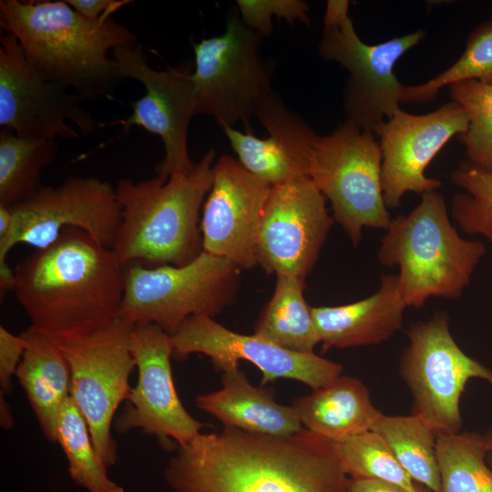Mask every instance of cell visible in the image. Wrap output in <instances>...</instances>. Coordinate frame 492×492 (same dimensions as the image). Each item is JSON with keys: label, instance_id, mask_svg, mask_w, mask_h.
Segmentation results:
<instances>
[{"label": "cell", "instance_id": "obj_1", "mask_svg": "<svg viewBox=\"0 0 492 492\" xmlns=\"http://www.w3.org/2000/svg\"><path fill=\"white\" fill-rule=\"evenodd\" d=\"M174 492H350L334 442L306 429L274 436L226 427L177 446L165 467Z\"/></svg>", "mask_w": 492, "mask_h": 492}, {"label": "cell", "instance_id": "obj_2", "mask_svg": "<svg viewBox=\"0 0 492 492\" xmlns=\"http://www.w3.org/2000/svg\"><path fill=\"white\" fill-rule=\"evenodd\" d=\"M15 296L36 332L63 343L118 317L125 265L87 232L66 229L15 267Z\"/></svg>", "mask_w": 492, "mask_h": 492}, {"label": "cell", "instance_id": "obj_3", "mask_svg": "<svg viewBox=\"0 0 492 492\" xmlns=\"http://www.w3.org/2000/svg\"><path fill=\"white\" fill-rule=\"evenodd\" d=\"M0 15L29 65L82 100L110 97L120 79L110 52L137 46L135 35L111 15L88 19L66 1L1 0Z\"/></svg>", "mask_w": 492, "mask_h": 492}, {"label": "cell", "instance_id": "obj_4", "mask_svg": "<svg viewBox=\"0 0 492 492\" xmlns=\"http://www.w3.org/2000/svg\"><path fill=\"white\" fill-rule=\"evenodd\" d=\"M215 151L210 149L188 173L158 176L116 189L122 221L112 250L124 264L183 266L202 251L199 217L212 180Z\"/></svg>", "mask_w": 492, "mask_h": 492}, {"label": "cell", "instance_id": "obj_5", "mask_svg": "<svg viewBox=\"0 0 492 492\" xmlns=\"http://www.w3.org/2000/svg\"><path fill=\"white\" fill-rule=\"evenodd\" d=\"M385 231L377 261L399 267L406 307L420 308L432 297L459 298L487 252L482 241L460 236L436 190L421 194L412 211L392 219Z\"/></svg>", "mask_w": 492, "mask_h": 492}, {"label": "cell", "instance_id": "obj_6", "mask_svg": "<svg viewBox=\"0 0 492 492\" xmlns=\"http://www.w3.org/2000/svg\"><path fill=\"white\" fill-rule=\"evenodd\" d=\"M241 269L202 251L183 266L125 265L118 318L133 325L152 323L172 334L189 317H214L235 300Z\"/></svg>", "mask_w": 492, "mask_h": 492}, {"label": "cell", "instance_id": "obj_7", "mask_svg": "<svg viewBox=\"0 0 492 492\" xmlns=\"http://www.w3.org/2000/svg\"><path fill=\"white\" fill-rule=\"evenodd\" d=\"M382 160L374 134L349 119L318 136L311 151L309 178L355 247L364 228L386 230L392 220L383 195Z\"/></svg>", "mask_w": 492, "mask_h": 492}, {"label": "cell", "instance_id": "obj_8", "mask_svg": "<svg viewBox=\"0 0 492 492\" xmlns=\"http://www.w3.org/2000/svg\"><path fill=\"white\" fill-rule=\"evenodd\" d=\"M262 36L230 13L226 31L193 44L191 74L197 115L213 117L223 127L241 122L251 133L250 119L274 92L275 62L261 54Z\"/></svg>", "mask_w": 492, "mask_h": 492}, {"label": "cell", "instance_id": "obj_9", "mask_svg": "<svg viewBox=\"0 0 492 492\" xmlns=\"http://www.w3.org/2000/svg\"><path fill=\"white\" fill-rule=\"evenodd\" d=\"M409 343L399 361V374L413 396L412 414L436 436L460 432V399L473 378L492 385V370L467 355L455 341L449 316L437 312L412 324Z\"/></svg>", "mask_w": 492, "mask_h": 492}, {"label": "cell", "instance_id": "obj_10", "mask_svg": "<svg viewBox=\"0 0 492 492\" xmlns=\"http://www.w3.org/2000/svg\"><path fill=\"white\" fill-rule=\"evenodd\" d=\"M133 326L118 317L91 333L58 343L69 365L70 396L108 467L118 460L117 443L111 435L114 417L132 388L129 378L136 367L131 351Z\"/></svg>", "mask_w": 492, "mask_h": 492}, {"label": "cell", "instance_id": "obj_11", "mask_svg": "<svg viewBox=\"0 0 492 492\" xmlns=\"http://www.w3.org/2000/svg\"><path fill=\"white\" fill-rule=\"evenodd\" d=\"M10 209L13 223L0 238V263L16 244L43 249L66 229L83 231L112 249L122 221L116 189L94 177H69L57 186H43Z\"/></svg>", "mask_w": 492, "mask_h": 492}, {"label": "cell", "instance_id": "obj_12", "mask_svg": "<svg viewBox=\"0 0 492 492\" xmlns=\"http://www.w3.org/2000/svg\"><path fill=\"white\" fill-rule=\"evenodd\" d=\"M120 78L142 83L146 94L133 103L128 118L99 127L120 124L122 134L132 126L144 128L159 135L164 146V158L155 167L157 176L167 180L175 173L190 172L195 164L188 149V131L197 115L196 98L190 63L166 70H155L138 46H120L112 51Z\"/></svg>", "mask_w": 492, "mask_h": 492}, {"label": "cell", "instance_id": "obj_13", "mask_svg": "<svg viewBox=\"0 0 492 492\" xmlns=\"http://www.w3.org/2000/svg\"><path fill=\"white\" fill-rule=\"evenodd\" d=\"M425 36L416 30L388 41L368 45L358 36L351 17L339 26L323 29L321 56L339 63L349 73L344 89L347 119L361 129H375L401 108V84L394 68L398 59Z\"/></svg>", "mask_w": 492, "mask_h": 492}, {"label": "cell", "instance_id": "obj_14", "mask_svg": "<svg viewBox=\"0 0 492 492\" xmlns=\"http://www.w3.org/2000/svg\"><path fill=\"white\" fill-rule=\"evenodd\" d=\"M0 125L18 137L78 138L99 124L85 110L82 98L69 89L43 78L27 62L16 37H0Z\"/></svg>", "mask_w": 492, "mask_h": 492}, {"label": "cell", "instance_id": "obj_15", "mask_svg": "<svg viewBox=\"0 0 492 492\" xmlns=\"http://www.w3.org/2000/svg\"><path fill=\"white\" fill-rule=\"evenodd\" d=\"M131 351L138 382L127 406L114 420L115 430L140 429L154 436L163 447L189 443L206 425L190 415L176 391L170 334L156 324H136L131 332Z\"/></svg>", "mask_w": 492, "mask_h": 492}, {"label": "cell", "instance_id": "obj_16", "mask_svg": "<svg viewBox=\"0 0 492 492\" xmlns=\"http://www.w3.org/2000/svg\"><path fill=\"white\" fill-rule=\"evenodd\" d=\"M173 357L184 359L192 354L208 356L216 371L239 366L243 360L261 372V384L277 379H292L313 390L342 375L343 366L314 353L284 349L255 333L242 334L217 323L212 317L187 318L170 334Z\"/></svg>", "mask_w": 492, "mask_h": 492}, {"label": "cell", "instance_id": "obj_17", "mask_svg": "<svg viewBox=\"0 0 492 492\" xmlns=\"http://www.w3.org/2000/svg\"><path fill=\"white\" fill-rule=\"evenodd\" d=\"M325 202L309 177L272 186L257 254L266 273L305 282L334 222Z\"/></svg>", "mask_w": 492, "mask_h": 492}, {"label": "cell", "instance_id": "obj_18", "mask_svg": "<svg viewBox=\"0 0 492 492\" xmlns=\"http://www.w3.org/2000/svg\"><path fill=\"white\" fill-rule=\"evenodd\" d=\"M468 118L450 101L433 112L410 114L398 109L374 131L382 150V188L387 208H396L406 192L436 190L441 182L425 176V168L454 136L465 133Z\"/></svg>", "mask_w": 492, "mask_h": 492}, {"label": "cell", "instance_id": "obj_19", "mask_svg": "<svg viewBox=\"0 0 492 492\" xmlns=\"http://www.w3.org/2000/svg\"><path fill=\"white\" fill-rule=\"evenodd\" d=\"M271 188L232 157L219 158L200 220L203 251L241 270L258 265L259 234Z\"/></svg>", "mask_w": 492, "mask_h": 492}, {"label": "cell", "instance_id": "obj_20", "mask_svg": "<svg viewBox=\"0 0 492 492\" xmlns=\"http://www.w3.org/2000/svg\"><path fill=\"white\" fill-rule=\"evenodd\" d=\"M255 118L266 129V138L222 128L242 167L271 186L308 178L310 155L318 138L313 129L274 93Z\"/></svg>", "mask_w": 492, "mask_h": 492}, {"label": "cell", "instance_id": "obj_21", "mask_svg": "<svg viewBox=\"0 0 492 492\" xmlns=\"http://www.w3.org/2000/svg\"><path fill=\"white\" fill-rule=\"evenodd\" d=\"M405 308L398 274H383L379 289L360 301L313 307L322 351L374 345L387 341L402 328Z\"/></svg>", "mask_w": 492, "mask_h": 492}, {"label": "cell", "instance_id": "obj_22", "mask_svg": "<svg viewBox=\"0 0 492 492\" xmlns=\"http://www.w3.org/2000/svg\"><path fill=\"white\" fill-rule=\"evenodd\" d=\"M221 384L220 389L198 395L195 403L224 426L274 436L303 429L292 405H281L272 391L251 384L239 366L223 371Z\"/></svg>", "mask_w": 492, "mask_h": 492}, {"label": "cell", "instance_id": "obj_23", "mask_svg": "<svg viewBox=\"0 0 492 492\" xmlns=\"http://www.w3.org/2000/svg\"><path fill=\"white\" fill-rule=\"evenodd\" d=\"M292 406L304 429L334 443L372 430L382 415L364 384L347 375L296 398Z\"/></svg>", "mask_w": 492, "mask_h": 492}, {"label": "cell", "instance_id": "obj_24", "mask_svg": "<svg viewBox=\"0 0 492 492\" xmlns=\"http://www.w3.org/2000/svg\"><path fill=\"white\" fill-rule=\"evenodd\" d=\"M27 346L15 376L46 439L57 443L62 408L70 397L71 376L58 343L28 327L21 333Z\"/></svg>", "mask_w": 492, "mask_h": 492}, {"label": "cell", "instance_id": "obj_25", "mask_svg": "<svg viewBox=\"0 0 492 492\" xmlns=\"http://www.w3.org/2000/svg\"><path fill=\"white\" fill-rule=\"evenodd\" d=\"M304 282L277 275L273 293L261 310L254 333L289 351L313 353L320 343L311 307L303 295Z\"/></svg>", "mask_w": 492, "mask_h": 492}, {"label": "cell", "instance_id": "obj_26", "mask_svg": "<svg viewBox=\"0 0 492 492\" xmlns=\"http://www.w3.org/2000/svg\"><path fill=\"white\" fill-rule=\"evenodd\" d=\"M56 155V139L23 138L1 128L0 205L13 207L35 195L43 187V169Z\"/></svg>", "mask_w": 492, "mask_h": 492}, {"label": "cell", "instance_id": "obj_27", "mask_svg": "<svg viewBox=\"0 0 492 492\" xmlns=\"http://www.w3.org/2000/svg\"><path fill=\"white\" fill-rule=\"evenodd\" d=\"M373 431L385 442L411 478L432 492L441 491L436 436L417 415H382Z\"/></svg>", "mask_w": 492, "mask_h": 492}, {"label": "cell", "instance_id": "obj_28", "mask_svg": "<svg viewBox=\"0 0 492 492\" xmlns=\"http://www.w3.org/2000/svg\"><path fill=\"white\" fill-rule=\"evenodd\" d=\"M440 492H492V470L482 435L475 432L439 436L436 441Z\"/></svg>", "mask_w": 492, "mask_h": 492}, {"label": "cell", "instance_id": "obj_29", "mask_svg": "<svg viewBox=\"0 0 492 492\" xmlns=\"http://www.w3.org/2000/svg\"><path fill=\"white\" fill-rule=\"evenodd\" d=\"M57 443L68 462L71 478L87 492H124L108 475V466L97 453L87 425L70 396L58 423Z\"/></svg>", "mask_w": 492, "mask_h": 492}, {"label": "cell", "instance_id": "obj_30", "mask_svg": "<svg viewBox=\"0 0 492 492\" xmlns=\"http://www.w3.org/2000/svg\"><path fill=\"white\" fill-rule=\"evenodd\" d=\"M466 80L492 84V21L470 34L462 56L446 70L425 83L404 85L401 103L430 102L442 87Z\"/></svg>", "mask_w": 492, "mask_h": 492}, {"label": "cell", "instance_id": "obj_31", "mask_svg": "<svg viewBox=\"0 0 492 492\" xmlns=\"http://www.w3.org/2000/svg\"><path fill=\"white\" fill-rule=\"evenodd\" d=\"M335 445L343 469L352 479H377L399 486L408 492L422 489L374 431L364 432Z\"/></svg>", "mask_w": 492, "mask_h": 492}, {"label": "cell", "instance_id": "obj_32", "mask_svg": "<svg viewBox=\"0 0 492 492\" xmlns=\"http://www.w3.org/2000/svg\"><path fill=\"white\" fill-rule=\"evenodd\" d=\"M449 93L468 118L466 131L457 136L467 162L492 172V84L461 81L449 86Z\"/></svg>", "mask_w": 492, "mask_h": 492}, {"label": "cell", "instance_id": "obj_33", "mask_svg": "<svg viewBox=\"0 0 492 492\" xmlns=\"http://www.w3.org/2000/svg\"><path fill=\"white\" fill-rule=\"evenodd\" d=\"M450 181L462 189L452 199V216L467 235H481L492 243V172L461 163Z\"/></svg>", "mask_w": 492, "mask_h": 492}, {"label": "cell", "instance_id": "obj_34", "mask_svg": "<svg viewBox=\"0 0 492 492\" xmlns=\"http://www.w3.org/2000/svg\"><path fill=\"white\" fill-rule=\"evenodd\" d=\"M236 4L245 26L265 37L272 34V15L291 26L296 21L307 26L311 22L308 5L301 0H237Z\"/></svg>", "mask_w": 492, "mask_h": 492}, {"label": "cell", "instance_id": "obj_35", "mask_svg": "<svg viewBox=\"0 0 492 492\" xmlns=\"http://www.w3.org/2000/svg\"><path fill=\"white\" fill-rule=\"evenodd\" d=\"M27 341L22 335L10 333L3 325L0 326V394L8 395L13 388V376L15 375Z\"/></svg>", "mask_w": 492, "mask_h": 492}, {"label": "cell", "instance_id": "obj_36", "mask_svg": "<svg viewBox=\"0 0 492 492\" xmlns=\"http://www.w3.org/2000/svg\"><path fill=\"white\" fill-rule=\"evenodd\" d=\"M72 8L83 16L97 20L105 15H112L121 6L128 5L131 1L127 0H67Z\"/></svg>", "mask_w": 492, "mask_h": 492}, {"label": "cell", "instance_id": "obj_37", "mask_svg": "<svg viewBox=\"0 0 492 492\" xmlns=\"http://www.w3.org/2000/svg\"><path fill=\"white\" fill-rule=\"evenodd\" d=\"M350 492H408L403 487L377 480L369 478H351ZM420 492H432L429 489L422 488Z\"/></svg>", "mask_w": 492, "mask_h": 492}, {"label": "cell", "instance_id": "obj_38", "mask_svg": "<svg viewBox=\"0 0 492 492\" xmlns=\"http://www.w3.org/2000/svg\"><path fill=\"white\" fill-rule=\"evenodd\" d=\"M350 1L329 0L323 16V29L339 26L349 16Z\"/></svg>", "mask_w": 492, "mask_h": 492}, {"label": "cell", "instance_id": "obj_39", "mask_svg": "<svg viewBox=\"0 0 492 492\" xmlns=\"http://www.w3.org/2000/svg\"><path fill=\"white\" fill-rule=\"evenodd\" d=\"M0 424L4 429H10L14 425L11 406L0 394Z\"/></svg>", "mask_w": 492, "mask_h": 492}, {"label": "cell", "instance_id": "obj_40", "mask_svg": "<svg viewBox=\"0 0 492 492\" xmlns=\"http://www.w3.org/2000/svg\"><path fill=\"white\" fill-rule=\"evenodd\" d=\"M485 442V446L487 448V456H489L492 458V425L489 427V429L482 435Z\"/></svg>", "mask_w": 492, "mask_h": 492}]
</instances>
